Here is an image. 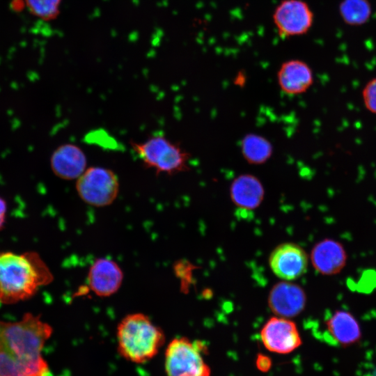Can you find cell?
Masks as SVG:
<instances>
[{"instance_id":"obj_7","label":"cell","mask_w":376,"mask_h":376,"mask_svg":"<svg viewBox=\"0 0 376 376\" xmlns=\"http://www.w3.org/2000/svg\"><path fill=\"white\" fill-rule=\"evenodd\" d=\"M314 15L303 0H282L272 14L273 22L281 38L306 33L313 23Z\"/></svg>"},{"instance_id":"obj_20","label":"cell","mask_w":376,"mask_h":376,"mask_svg":"<svg viewBox=\"0 0 376 376\" xmlns=\"http://www.w3.org/2000/svg\"><path fill=\"white\" fill-rule=\"evenodd\" d=\"M361 96L365 108L376 114V77L367 82L362 90Z\"/></svg>"},{"instance_id":"obj_3","label":"cell","mask_w":376,"mask_h":376,"mask_svg":"<svg viewBox=\"0 0 376 376\" xmlns=\"http://www.w3.org/2000/svg\"><path fill=\"white\" fill-rule=\"evenodd\" d=\"M116 338L120 355L134 363L152 359L165 341L162 329L142 313L125 316L117 326Z\"/></svg>"},{"instance_id":"obj_18","label":"cell","mask_w":376,"mask_h":376,"mask_svg":"<svg viewBox=\"0 0 376 376\" xmlns=\"http://www.w3.org/2000/svg\"><path fill=\"white\" fill-rule=\"evenodd\" d=\"M339 10L343 21L350 25H361L366 22L371 14L368 0H343Z\"/></svg>"},{"instance_id":"obj_16","label":"cell","mask_w":376,"mask_h":376,"mask_svg":"<svg viewBox=\"0 0 376 376\" xmlns=\"http://www.w3.org/2000/svg\"><path fill=\"white\" fill-rule=\"evenodd\" d=\"M230 196L232 202L244 210H254L263 202L265 187L261 180L249 173L239 174L230 185Z\"/></svg>"},{"instance_id":"obj_14","label":"cell","mask_w":376,"mask_h":376,"mask_svg":"<svg viewBox=\"0 0 376 376\" xmlns=\"http://www.w3.org/2000/svg\"><path fill=\"white\" fill-rule=\"evenodd\" d=\"M347 260L345 249L341 243L333 239H324L312 249L311 260L315 269L322 275L338 274L345 267Z\"/></svg>"},{"instance_id":"obj_8","label":"cell","mask_w":376,"mask_h":376,"mask_svg":"<svg viewBox=\"0 0 376 376\" xmlns=\"http://www.w3.org/2000/svg\"><path fill=\"white\" fill-rule=\"evenodd\" d=\"M260 337L268 350L278 354H288L301 345L295 323L283 317L269 319L261 329Z\"/></svg>"},{"instance_id":"obj_21","label":"cell","mask_w":376,"mask_h":376,"mask_svg":"<svg viewBox=\"0 0 376 376\" xmlns=\"http://www.w3.org/2000/svg\"><path fill=\"white\" fill-rule=\"evenodd\" d=\"M256 365L259 370L267 372L271 368L272 360L269 357L259 354L256 358Z\"/></svg>"},{"instance_id":"obj_5","label":"cell","mask_w":376,"mask_h":376,"mask_svg":"<svg viewBox=\"0 0 376 376\" xmlns=\"http://www.w3.org/2000/svg\"><path fill=\"white\" fill-rule=\"evenodd\" d=\"M205 346L201 341L185 337L173 339L165 351V371L167 376H210L211 371L202 353Z\"/></svg>"},{"instance_id":"obj_4","label":"cell","mask_w":376,"mask_h":376,"mask_svg":"<svg viewBox=\"0 0 376 376\" xmlns=\"http://www.w3.org/2000/svg\"><path fill=\"white\" fill-rule=\"evenodd\" d=\"M130 145L143 166L157 175L172 176L189 169V152L163 134L152 135L143 141L132 140Z\"/></svg>"},{"instance_id":"obj_1","label":"cell","mask_w":376,"mask_h":376,"mask_svg":"<svg viewBox=\"0 0 376 376\" xmlns=\"http://www.w3.org/2000/svg\"><path fill=\"white\" fill-rule=\"evenodd\" d=\"M53 328L40 315L25 313L16 322L0 320V351L15 364L41 373H50L42 352Z\"/></svg>"},{"instance_id":"obj_17","label":"cell","mask_w":376,"mask_h":376,"mask_svg":"<svg viewBox=\"0 0 376 376\" xmlns=\"http://www.w3.org/2000/svg\"><path fill=\"white\" fill-rule=\"evenodd\" d=\"M240 152L243 159L251 165H263L272 157L273 145L262 134L247 133L241 139Z\"/></svg>"},{"instance_id":"obj_19","label":"cell","mask_w":376,"mask_h":376,"mask_svg":"<svg viewBox=\"0 0 376 376\" xmlns=\"http://www.w3.org/2000/svg\"><path fill=\"white\" fill-rule=\"evenodd\" d=\"M63 0H24V6L35 17L44 20L56 19L60 13Z\"/></svg>"},{"instance_id":"obj_2","label":"cell","mask_w":376,"mask_h":376,"mask_svg":"<svg viewBox=\"0 0 376 376\" xmlns=\"http://www.w3.org/2000/svg\"><path fill=\"white\" fill-rule=\"evenodd\" d=\"M53 274L35 251L0 253V303L13 304L34 296Z\"/></svg>"},{"instance_id":"obj_9","label":"cell","mask_w":376,"mask_h":376,"mask_svg":"<svg viewBox=\"0 0 376 376\" xmlns=\"http://www.w3.org/2000/svg\"><path fill=\"white\" fill-rule=\"evenodd\" d=\"M269 263L276 276L290 281L306 273L308 258L307 253L300 246L286 242L279 244L273 250Z\"/></svg>"},{"instance_id":"obj_13","label":"cell","mask_w":376,"mask_h":376,"mask_svg":"<svg viewBox=\"0 0 376 376\" xmlns=\"http://www.w3.org/2000/svg\"><path fill=\"white\" fill-rule=\"evenodd\" d=\"M280 90L288 95L305 93L314 81L311 67L304 61L290 59L282 63L276 73Z\"/></svg>"},{"instance_id":"obj_10","label":"cell","mask_w":376,"mask_h":376,"mask_svg":"<svg viewBox=\"0 0 376 376\" xmlns=\"http://www.w3.org/2000/svg\"><path fill=\"white\" fill-rule=\"evenodd\" d=\"M89 289L97 297H109L118 292L123 281L120 266L109 258H97L88 273Z\"/></svg>"},{"instance_id":"obj_22","label":"cell","mask_w":376,"mask_h":376,"mask_svg":"<svg viewBox=\"0 0 376 376\" xmlns=\"http://www.w3.org/2000/svg\"><path fill=\"white\" fill-rule=\"evenodd\" d=\"M7 212L6 201L0 196V230L3 228Z\"/></svg>"},{"instance_id":"obj_12","label":"cell","mask_w":376,"mask_h":376,"mask_svg":"<svg viewBox=\"0 0 376 376\" xmlns=\"http://www.w3.org/2000/svg\"><path fill=\"white\" fill-rule=\"evenodd\" d=\"M49 163L56 176L65 180H73L87 169V157L79 146L67 143L54 150Z\"/></svg>"},{"instance_id":"obj_11","label":"cell","mask_w":376,"mask_h":376,"mask_svg":"<svg viewBox=\"0 0 376 376\" xmlns=\"http://www.w3.org/2000/svg\"><path fill=\"white\" fill-rule=\"evenodd\" d=\"M306 304V295L303 288L288 281L275 284L268 297V304L272 311L286 318L299 314Z\"/></svg>"},{"instance_id":"obj_15","label":"cell","mask_w":376,"mask_h":376,"mask_svg":"<svg viewBox=\"0 0 376 376\" xmlns=\"http://www.w3.org/2000/svg\"><path fill=\"white\" fill-rule=\"evenodd\" d=\"M324 324L329 337L337 345L346 347L361 340L360 325L350 312L336 310L326 318Z\"/></svg>"},{"instance_id":"obj_6","label":"cell","mask_w":376,"mask_h":376,"mask_svg":"<svg viewBox=\"0 0 376 376\" xmlns=\"http://www.w3.org/2000/svg\"><path fill=\"white\" fill-rule=\"evenodd\" d=\"M75 188L79 198L86 204L102 207L116 199L120 182L116 173L103 166H90L76 180Z\"/></svg>"}]
</instances>
